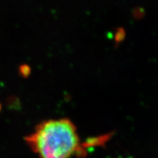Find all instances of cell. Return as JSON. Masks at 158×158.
Instances as JSON below:
<instances>
[{
  "mask_svg": "<svg viewBox=\"0 0 158 158\" xmlns=\"http://www.w3.org/2000/svg\"><path fill=\"white\" fill-rule=\"evenodd\" d=\"M20 73H21V76H29V73H30V68H29V66L27 65H22V66L20 67Z\"/></svg>",
  "mask_w": 158,
  "mask_h": 158,
  "instance_id": "obj_2",
  "label": "cell"
},
{
  "mask_svg": "<svg viewBox=\"0 0 158 158\" xmlns=\"http://www.w3.org/2000/svg\"><path fill=\"white\" fill-rule=\"evenodd\" d=\"M26 141L40 158H70L85 152L76 125L68 118L40 122Z\"/></svg>",
  "mask_w": 158,
  "mask_h": 158,
  "instance_id": "obj_1",
  "label": "cell"
}]
</instances>
